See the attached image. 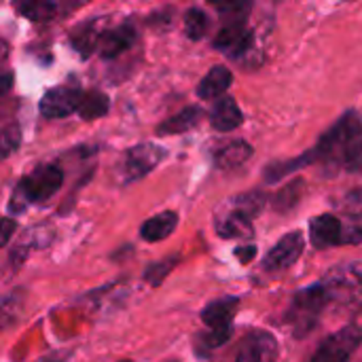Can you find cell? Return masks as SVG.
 I'll return each instance as SVG.
<instances>
[{"instance_id": "277c9868", "label": "cell", "mask_w": 362, "mask_h": 362, "mask_svg": "<svg viewBox=\"0 0 362 362\" xmlns=\"http://www.w3.org/2000/svg\"><path fill=\"white\" fill-rule=\"evenodd\" d=\"M329 299H331V293L325 284H314V286L299 291L295 295V301H293V314L297 316V322H295L297 331L295 333H299V327H303L301 335L308 333L316 325V318L327 308Z\"/></svg>"}, {"instance_id": "d4e9b609", "label": "cell", "mask_w": 362, "mask_h": 362, "mask_svg": "<svg viewBox=\"0 0 362 362\" xmlns=\"http://www.w3.org/2000/svg\"><path fill=\"white\" fill-rule=\"evenodd\" d=\"M21 144V129L17 125H6L0 129V159L11 157Z\"/></svg>"}, {"instance_id": "ffe728a7", "label": "cell", "mask_w": 362, "mask_h": 362, "mask_svg": "<svg viewBox=\"0 0 362 362\" xmlns=\"http://www.w3.org/2000/svg\"><path fill=\"white\" fill-rule=\"evenodd\" d=\"M108 98L102 93V91H87L83 93L81 98V104H78V115L81 119L85 121H93V119H100L108 112Z\"/></svg>"}, {"instance_id": "836d02e7", "label": "cell", "mask_w": 362, "mask_h": 362, "mask_svg": "<svg viewBox=\"0 0 362 362\" xmlns=\"http://www.w3.org/2000/svg\"><path fill=\"white\" fill-rule=\"evenodd\" d=\"M11 83H13V76H11V74H4V76L0 78V95H4V93L11 89Z\"/></svg>"}, {"instance_id": "8fae6325", "label": "cell", "mask_w": 362, "mask_h": 362, "mask_svg": "<svg viewBox=\"0 0 362 362\" xmlns=\"http://www.w3.org/2000/svg\"><path fill=\"white\" fill-rule=\"evenodd\" d=\"M210 123L216 132H233L244 123V115L233 98H221L210 112Z\"/></svg>"}, {"instance_id": "44dd1931", "label": "cell", "mask_w": 362, "mask_h": 362, "mask_svg": "<svg viewBox=\"0 0 362 362\" xmlns=\"http://www.w3.org/2000/svg\"><path fill=\"white\" fill-rule=\"evenodd\" d=\"M310 161H316L314 151L305 153L303 157H295V159H291V161H276V163H272V165L267 168L265 180H267V182H276V180H280V178L293 174L295 170H299L301 165H305V163H310Z\"/></svg>"}, {"instance_id": "5b68a950", "label": "cell", "mask_w": 362, "mask_h": 362, "mask_svg": "<svg viewBox=\"0 0 362 362\" xmlns=\"http://www.w3.org/2000/svg\"><path fill=\"white\" fill-rule=\"evenodd\" d=\"M168 151L153 142H142L127 151L125 155V172L129 180H138L146 174H151L163 159Z\"/></svg>"}, {"instance_id": "7402d4cb", "label": "cell", "mask_w": 362, "mask_h": 362, "mask_svg": "<svg viewBox=\"0 0 362 362\" xmlns=\"http://www.w3.org/2000/svg\"><path fill=\"white\" fill-rule=\"evenodd\" d=\"M17 11L32 19V21H49L55 17L57 13V4L55 2H45V0H28V2H19Z\"/></svg>"}, {"instance_id": "603a6c76", "label": "cell", "mask_w": 362, "mask_h": 362, "mask_svg": "<svg viewBox=\"0 0 362 362\" xmlns=\"http://www.w3.org/2000/svg\"><path fill=\"white\" fill-rule=\"evenodd\" d=\"M210 19L202 8H189L185 15V32L191 40H202L208 32Z\"/></svg>"}, {"instance_id": "3957f363", "label": "cell", "mask_w": 362, "mask_h": 362, "mask_svg": "<svg viewBox=\"0 0 362 362\" xmlns=\"http://www.w3.org/2000/svg\"><path fill=\"white\" fill-rule=\"evenodd\" d=\"M361 341L362 331L356 325L344 327L320 344V348L312 356V362H348L358 350Z\"/></svg>"}, {"instance_id": "484cf974", "label": "cell", "mask_w": 362, "mask_h": 362, "mask_svg": "<svg viewBox=\"0 0 362 362\" xmlns=\"http://www.w3.org/2000/svg\"><path fill=\"white\" fill-rule=\"evenodd\" d=\"M301 191H303V180H297V182H291L288 187H284L276 197V210H282V212L291 210L299 202Z\"/></svg>"}, {"instance_id": "e0dca14e", "label": "cell", "mask_w": 362, "mask_h": 362, "mask_svg": "<svg viewBox=\"0 0 362 362\" xmlns=\"http://www.w3.org/2000/svg\"><path fill=\"white\" fill-rule=\"evenodd\" d=\"M216 231L223 235V238H229V240H242V238H252V221L248 216H244L242 212L233 210L229 216H225Z\"/></svg>"}, {"instance_id": "2e32d148", "label": "cell", "mask_w": 362, "mask_h": 362, "mask_svg": "<svg viewBox=\"0 0 362 362\" xmlns=\"http://www.w3.org/2000/svg\"><path fill=\"white\" fill-rule=\"evenodd\" d=\"M250 157H252V146L248 142H244V140H235V142L225 144L216 153L214 161H216V165L221 170H233V168L244 165Z\"/></svg>"}, {"instance_id": "ac0fdd59", "label": "cell", "mask_w": 362, "mask_h": 362, "mask_svg": "<svg viewBox=\"0 0 362 362\" xmlns=\"http://www.w3.org/2000/svg\"><path fill=\"white\" fill-rule=\"evenodd\" d=\"M202 119V108L197 106H189L180 112H176L174 117H170L165 123L159 125V134H182L193 129Z\"/></svg>"}, {"instance_id": "d6a6232c", "label": "cell", "mask_w": 362, "mask_h": 362, "mask_svg": "<svg viewBox=\"0 0 362 362\" xmlns=\"http://www.w3.org/2000/svg\"><path fill=\"white\" fill-rule=\"evenodd\" d=\"M257 255V246H246V248H238L235 250V257L240 263H250Z\"/></svg>"}, {"instance_id": "f546056e", "label": "cell", "mask_w": 362, "mask_h": 362, "mask_svg": "<svg viewBox=\"0 0 362 362\" xmlns=\"http://www.w3.org/2000/svg\"><path fill=\"white\" fill-rule=\"evenodd\" d=\"M231 333H233L231 327H227V329H214V331H210L204 337V346L206 348H218V346H223V344H227L231 339Z\"/></svg>"}, {"instance_id": "4316f807", "label": "cell", "mask_w": 362, "mask_h": 362, "mask_svg": "<svg viewBox=\"0 0 362 362\" xmlns=\"http://www.w3.org/2000/svg\"><path fill=\"white\" fill-rule=\"evenodd\" d=\"M178 263V259H168V261H163V263H155V265H151L148 269H146V274H144V280L148 282V284H153V286H157V284H161L163 282V278L174 269V265Z\"/></svg>"}, {"instance_id": "5bb4252c", "label": "cell", "mask_w": 362, "mask_h": 362, "mask_svg": "<svg viewBox=\"0 0 362 362\" xmlns=\"http://www.w3.org/2000/svg\"><path fill=\"white\" fill-rule=\"evenodd\" d=\"M231 83H233L231 70L225 68V66H214V68L202 78V83H199V87H197V95H199L202 100L221 98V95L229 89Z\"/></svg>"}, {"instance_id": "ba28073f", "label": "cell", "mask_w": 362, "mask_h": 362, "mask_svg": "<svg viewBox=\"0 0 362 362\" xmlns=\"http://www.w3.org/2000/svg\"><path fill=\"white\" fill-rule=\"evenodd\" d=\"M303 248H305V242H303V235L299 231H293V233H286L272 250L269 255L265 257L263 261V267L267 272H282V269H288L291 265H295L299 261V257L303 255Z\"/></svg>"}, {"instance_id": "9c48e42d", "label": "cell", "mask_w": 362, "mask_h": 362, "mask_svg": "<svg viewBox=\"0 0 362 362\" xmlns=\"http://www.w3.org/2000/svg\"><path fill=\"white\" fill-rule=\"evenodd\" d=\"M235 362H278V341L269 333H255L250 335L240 352Z\"/></svg>"}, {"instance_id": "f1b7e54d", "label": "cell", "mask_w": 362, "mask_h": 362, "mask_svg": "<svg viewBox=\"0 0 362 362\" xmlns=\"http://www.w3.org/2000/svg\"><path fill=\"white\" fill-rule=\"evenodd\" d=\"M216 8L223 15H229L231 19H244V15L250 11V4L248 2H221L216 4Z\"/></svg>"}, {"instance_id": "83f0119b", "label": "cell", "mask_w": 362, "mask_h": 362, "mask_svg": "<svg viewBox=\"0 0 362 362\" xmlns=\"http://www.w3.org/2000/svg\"><path fill=\"white\" fill-rule=\"evenodd\" d=\"M339 208L348 214H354V216L362 214V189H354L352 193H348L344 197V202L339 204Z\"/></svg>"}, {"instance_id": "52a82bcc", "label": "cell", "mask_w": 362, "mask_h": 362, "mask_svg": "<svg viewBox=\"0 0 362 362\" xmlns=\"http://www.w3.org/2000/svg\"><path fill=\"white\" fill-rule=\"evenodd\" d=\"M81 98H83V93L78 89L62 85V87L47 91L42 95L38 108H40V115H45L47 119H62V117H68L78 110Z\"/></svg>"}, {"instance_id": "7c38bea8", "label": "cell", "mask_w": 362, "mask_h": 362, "mask_svg": "<svg viewBox=\"0 0 362 362\" xmlns=\"http://www.w3.org/2000/svg\"><path fill=\"white\" fill-rule=\"evenodd\" d=\"M238 305H240V301L235 297L216 299L210 305H206V310L202 312V320L206 327H210V331L227 329V327H231V320L238 312Z\"/></svg>"}, {"instance_id": "6da1fadb", "label": "cell", "mask_w": 362, "mask_h": 362, "mask_svg": "<svg viewBox=\"0 0 362 362\" xmlns=\"http://www.w3.org/2000/svg\"><path fill=\"white\" fill-rule=\"evenodd\" d=\"M316 161L329 172L362 168V121L356 112H346L314 148Z\"/></svg>"}, {"instance_id": "4dcf8cb0", "label": "cell", "mask_w": 362, "mask_h": 362, "mask_svg": "<svg viewBox=\"0 0 362 362\" xmlns=\"http://www.w3.org/2000/svg\"><path fill=\"white\" fill-rule=\"evenodd\" d=\"M15 229H17V223L13 218H2L0 221V248L8 244V240L13 238Z\"/></svg>"}, {"instance_id": "7a4b0ae2", "label": "cell", "mask_w": 362, "mask_h": 362, "mask_svg": "<svg viewBox=\"0 0 362 362\" xmlns=\"http://www.w3.org/2000/svg\"><path fill=\"white\" fill-rule=\"evenodd\" d=\"M64 182V174L57 165H40L28 176L21 178V182L15 189V195L11 199V206L19 202L15 212H23L28 204H40L51 199Z\"/></svg>"}, {"instance_id": "d6986e66", "label": "cell", "mask_w": 362, "mask_h": 362, "mask_svg": "<svg viewBox=\"0 0 362 362\" xmlns=\"http://www.w3.org/2000/svg\"><path fill=\"white\" fill-rule=\"evenodd\" d=\"M98 21H89V23H83V25H78L74 32H72V47L83 55V57H89L91 55V51L98 47V42H100V36H102V32H98Z\"/></svg>"}, {"instance_id": "9a60e30c", "label": "cell", "mask_w": 362, "mask_h": 362, "mask_svg": "<svg viewBox=\"0 0 362 362\" xmlns=\"http://www.w3.org/2000/svg\"><path fill=\"white\" fill-rule=\"evenodd\" d=\"M178 227V214L176 212H161V214H155L153 218H148L142 229H140V235L142 240L146 242H161L165 238H170Z\"/></svg>"}, {"instance_id": "30bf717a", "label": "cell", "mask_w": 362, "mask_h": 362, "mask_svg": "<svg viewBox=\"0 0 362 362\" xmlns=\"http://www.w3.org/2000/svg\"><path fill=\"white\" fill-rule=\"evenodd\" d=\"M341 235H344L341 221L333 214H320V216L312 218V223H310V238L318 250L339 246Z\"/></svg>"}, {"instance_id": "e575fe53", "label": "cell", "mask_w": 362, "mask_h": 362, "mask_svg": "<svg viewBox=\"0 0 362 362\" xmlns=\"http://www.w3.org/2000/svg\"><path fill=\"white\" fill-rule=\"evenodd\" d=\"M123 362H129V361H123Z\"/></svg>"}, {"instance_id": "cb8c5ba5", "label": "cell", "mask_w": 362, "mask_h": 362, "mask_svg": "<svg viewBox=\"0 0 362 362\" xmlns=\"http://www.w3.org/2000/svg\"><path fill=\"white\" fill-rule=\"evenodd\" d=\"M233 210H238V212H242L244 216H248L250 221L263 210V206H265V195L263 193H259V191H255V193H246V195H240V197H235V202H233Z\"/></svg>"}, {"instance_id": "1f68e13d", "label": "cell", "mask_w": 362, "mask_h": 362, "mask_svg": "<svg viewBox=\"0 0 362 362\" xmlns=\"http://www.w3.org/2000/svg\"><path fill=\"white\" fill-rule=\"evenodd\" d=\"M362 242V229L361 227H348L344 229V235H341V244H361Z\"/></svg>"}, {"instance_id": "4fadbf2b", "label": "cell", "mask_w": 362, "mask_h": 362, "mask_svg": "<svg viewBox=\"0 0 362 362\" xmlns=\"http://www.w3.org/2000/svg\"><path fill=\"white\" fill-rule=\"evenodd\" d=\"M134 40H136L134 28H132L129 23H123V25H119V28H112V30L104 32V34L100 36L98 47H100L102 57H108V59H110V57H117L119 53H123L125 49H129Z\"/></svg>"}, {"instance_id": "8992f818", "label": "cell", "mask_w": 362, "mask_h": 362, "mask_svg": "<svg viewBox=\"0 0 362 362\" xmlns=\"http://www.w3.org/2000/svg\"><path fill=\"white\" fill-rule=\"evenodd\" d=\"M252 42H255V36L246 28L244 19H229V23L223 25L214 38V47L225 51L231 57H242L244 53H248L252 49Z\"/></svg>"}]
</instances>
